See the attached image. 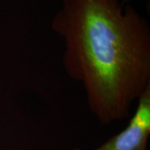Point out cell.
<instances>
[{
    "label": "cell",
    "mask_w": 150,
    "mask_h": 150,
    "mask_svg": "<svg viewBox=\"0 0 150 150\" xmlns=\"http://www.w3.org/2000/svg\"><path fill=\"white\" fill-rule=\"evenodd\" d=\"M11 150H19V149H11Z\"/></svg>",
    "instance_id": "obj_3"
},
{
    "label": "cell",
    "mask_w": 150,
    "mask_h": 150,
    "mask_svg": "<svg viewBox=\"0 0 150 150\" xmlns=\"http://www.w3.org/2000/svg\"><path fill=\"white\" fill-rule=\"evenodd\" d=\"M63 65L102 125L129 118L150 88V26L120 0H64L52 21Z\"/></svg>",
    "instance_id": "obj_1"
},
{
    "label": "cell",
    "mask_w": 150,
    "mask_h": 150,
    "mask_svg": "<svg viewBox=\"0 0 150 150\" xmlns=\"http://www.w3.org/2000/svg\"><path fill=\"white\" fill-rule=\"evenodd\" d=\"M150 136V88L140 97L129 124L123 131L112 136L99 147L74 150H149Z\"/></svg>",
    "instance_id": "obj_2"
}]
</instances>
